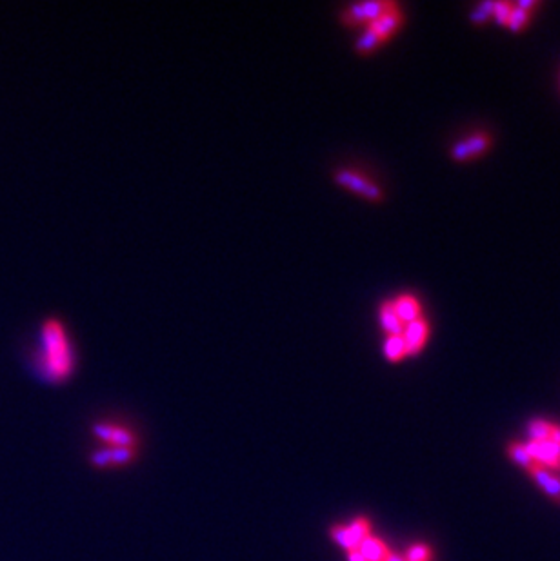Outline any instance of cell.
Listing matches in <instances>:
<instances>
[{"label": "cell", "instance_id": "1", "mask_svg": "<svg viewBox=\"0 0 560 561\" xmlns=\"http://www.w3.org/2000/svg\"><path fill=\"white\" fill-rule=\"evenodd\" d=\"M42 349L39 355V367L46 378L62 382L69 378L75 367V353L64 323L56 318H48L42 323Z\"/></svg>", "mask_w": 560, "mask_h": 561}, {"label": "cell", "instance_id": "2", "mask_svg": "<svg viewBox=\"0 0 560 561\" xmlns=\"http://www.w3.org/2000/svg\"><path fill=\"white\" fill-rule=\"evenodd\" d=\"M333 180L339 186L346 187L348 191H353L355 195L369 200V202L384 200V191H382V187L379 183H375L371 178H368V176H364L362 173L355 171L351 168H339L336 171H333Z\"/></svg>", "mask_w": 560, "mask_h": 561}, {"label": "cell", "instance_id": "3", "mask_svg": "<svg viewBox=\"0 0 560 561\" xmlns=\"http://www.w3.org/2000/svg\"><path fill=\"white\" fill-rule=\"evenodd\" d=\"M393 6L396 4L391 2V0H364V2H355V4H349L344 11L340 13V19L349 26H368L371 20H375L376 16H380L382 13L391 9Z\"/></svg>", "mask_w": 560, "mask_h": 561}, {"label": "cell", "instance_id": "4", "mask_svg": "<svg viewBox=\"0 0 560 561\" xmlns=\"http://www.w3.org/2000/svg\"><path fill=\"white\" fill-rule=\"evenodd\" d=\"M489 148H491V136L488 133H473L453 146L451 158L455 162H471L484 155Z\"/></svg>", "mask_w": 560, "mask_h": 561}, {"label": "cell", "instance_id": "5", "mask_svg": "<svg viewBox=\"0 0 560 561\" xmlns=\"http://www.w3.org/2000/svg\"><path fill=\"white\" fill-rule=\"evenodd\" d=\"M93 436L100 442L108 443V447H136L135 433L122 425H113L108 422H99L93 425Z\"/></svg>", "mask_w": 560, "mask_h": 561}, {"label": "cell", "instance_id": "6", "mask_svg": "<svg viewBox=\"0 0 560 561\" xmlns=\"http://www.w3.org/2000/svg\"><path fill=\"white\" fill-rule=\"evenodd\" d=\"M429 338V323L424 316H420L419 320L411 323H406L402 329V340L406 343V350L408 355H419L420 350L424 349L426 342Z\"/></svg>", "mask_w": 560, "mask_h": 561}, {"label": "cell", "instance_id": "7", "mask_svg": "<svg viewBox=\"0 0 560 561\" xmlns=\"http://www.w3.org/2000/svg\"><path fill=\"white\" fill-rule=\"evenodd\" d=\"M529 456L536 465L548 470H560V447L548 442H528L526 443Z\"/></svg>", "mask_w": 560, "mask_h": 561}, {"label": "cell", "instance_id": "8", "mask_svg": "<svg viewBox=\"0 0 560 561\" xmlns=\"http://www.w3.org/2000/svg\"><path fill=\"white\" fill-rule=\"evenodd\" d=\"M402 22H404V15H402V11L399 9V6H393L391 9H388L386 13L376 16L375 20H371L366 28L375 33V35L384 42V40H388L389 36L402 26Z\"/></svg>", "mask_w": 560, "mask_h": 561}, {"label": "cell", "instance_id": "9", "mask_svg": "<svg viewBox=\"0 0 560 561\" xmlns=\"http://www.w3.org/2000/svg\"><path fill=\"white\" fill-rule=\"evenodd\" d=\"M528 472H529V476L533 477V482H535L540 489L544 490L546 496H548L549 500H553L555 503H560V477L559 476H555L551 470L544 469V467L536 465V463H533V465L529 467Z\"/></svg>", "mask_w": 560, "mask_h": 561}, {"label": "cell", "instance_id": "10", "mask_svg": "<svg viewBox=\"0 0 560 561\" xmlns=\"http://www.w3.org/2000/svg\"><path fill=\"white\" fill-rule=\"evenodd\" d=\"M395 313L399 316V320L402 322V325L411 323L415 320H419L422 316V307L420 302L413 295H399L396 298L391 300Z\"/></svg>", "mask_w": 560, "mask_h": 561}, {"label": "cell", "instance_id": "11", "mask_svg": "<svg viewBox=\"0 0 560 561\" xmlns=\"http://www.w3.org/2000/svg\"><path fill=\"white\" fill-rule=\"evenodd\" d=\"M379 323L380 329L386 333V336L402 335L404 325H402V322H400L399 316H396L391 300H384V302L379 305Z\"/></svg>", "mask_w": 560, "mask_h": 561}, {"label": "cell", "instance_id": "12", "mask_svg": "<svg viewBox=\"0 0 560 561\" xmlns=\"http://www.w3.org/2000/svg\"><path fill=\"white\" fill-rule=\"evenodd\" d=\"M359 550L368 561H386L388 554L391 552V550L388 549V545H386L380 537L375 536L366 537L364 542L359 545Z\"/></svg>", "mask_w": 560, "mask_h": 561}, {"label": "cell", "instance_id": "13", "mask_svg": "<svg viewBox=\"0 0 560 561\" xmlns=\"http://www.w3.org/2000/svg\"><path fill=\"white\" fill-rule=\"evenodd\" d=\"M382 350H384L386 358L393 363L400 362V360H404L406 356H408V350H406V343L404 340H402V335L386 336L384 343H382Z\"/></svg>", "mask_w": 560, "mask_h": 561}, {"label": "cell", "instance_id": "14", "mask_svg": "<svg viewBox=\"0 0 560 561\" xmlns=\"http://www.w3.org/2000/svg\"><path fill=\"white\" fill-rule=\"evenodd\" d=\"M329 536H331L333 542H335L340 549H344L346 552H351V550L359 549V543H356L355 537L351 536L348 525H333L331 529H329Z\"/></svg>", "mask_w": 560, "mask_h": 561}, {"label": "cell", "instance_id": "15", "mask_svg": "<svg viewBox=\"0 0 560 561\" xmlns=\"http://www.w3.org/2000/svg\"><path fill=\"white\" fill-rule=\"evenodd\" d=\"M508 456L516 463L519 467L528 470L529 467L533 465V458L529 456L528 449H526V443H519V442H511L508 445Z\"/></svg>", "mask_w": 560, "mask_h": 561}, {"label": "cell", "instance_id": "16", "mask_svg": "<svg viewBox=\"0 0 560 561\" xmlns=\"http://www.w3.org/2000/svg\"><path fill=\"white\" fill-rule=\"evenodd\" d=\"M553 423L546 422V420H533L528 425V436L529 442H548L551 436Z\"/></svg>", "mask_w": 560, "mask_h": 561}, {"label": "cell", "instance_id": "17", "mask_svg": "<svg viewBox=\"0 0 560 561\" xmlns=\"http://www.w3.org/2000/svg\"><path fill=\"white\" fill-rule=\"evenodd\" d=\"M380 44H382V40H380L379 36L375 35V33L369 31L368 28H364V31H362L359 36H356L355 49L359 53H362V55H368V53L375 51V49L379 48Z\"/></svg>", "mask_w": 560, "mask_h": 561}, {"label": "cell", "instance_id": "18", "mask_svg": "<svg viewBox=\"0 0 560 561\" xmlns=\"http://www.w3.org/2000/svg\"><path fill=\"white\" fill-rule=\"evenodd\" d=\"M348 529H349V532H351V536L355 537V542L359 543V545L364 542L366 537L371 536V523H369L368 517H364V516L355 517V520H353V522L348 525Z\"/></svg>", "mask_w": 560, "mask_h": 561}, {"label": "cell", "instance_id": "19", "mask_svg": "<svg viewBox=\"0 0 560 561\" xmlns=\"http://www.w3.org/2000/svg\"><path fill=\"white\" fill-rule=\"evenodd\" d=\"M109 454H111V465H128L135 460L136 447H109Z\"/></svg>", "mask_w": 560, "mask_h": 561}, {"label": "cell", "instance_id": "20", "mask_svg": "<svg viewBox=\"0 0 560 561\" xmlns=\"http://www.w3.org/2000/svg\"><path fill=\"white\" fill-rule=\"evenodd\" d=\"M406 561H429L433 557L431 547L426 543H415L406 550Z\"/></svg>", "mask_w": 560, "mask_h": 561}, {"label": "cell", "instance_id": "21", "mask_svg": "<svg viewBox=\"0 0 560 561\" xmlns=\"http://www.w3.org/2000/svg\"><path fill=\"white\" fill-rule=\"evenodd\" d=\"M529 19H531V13L529 11H524V9L516 8L515 4H513V11H511V16H509L508 20V28L511 29V31H520V29L524 28V26H528Z\"/></svg>", "mask_w": 560, "mask_h": 561}, {"label": "cell", "instance_id": "22", "mask_svg": "<svg viewBox=\"0 0 560 561\" xmlns=\"http://www.w3.org/2000/svg\"><path fill=\"white\" fill-rule=\"evenodd\" d=\"M511 11H513L511 2H508V0H499V2H495V6H493L491 16H495L499 24L506 26L508 24L509 16H511Z\"/></svg>", "mask_w": 560, "mask_h": 561}, {"label": "cell", "instance_id": "23", "mask_svg": "<svg viewBox=\"0 0 560 561\" xmlns=\"http://www.w3.org/2000/svg\"><path fill=\"white\" fill-rule=\"evenodd\" d=\"M493 6H495L493 0H488V2H482V4L476 6V8L471 11V15H469L473 24H482V22H486V20L491 16Z\"/></svg>", "mask_w": 560, "mask_h": 561}, {"label": "cell", "instance_id": "24", "mask_svg": "<svg viewBox=\"0 0 560 561\" xmlns=\"http://www.w3.org/2000/svg\"><path fill=\"white\" fill-rule=\"evenodd\" d=\"M89 462H91V465L96 467V469H106V467H111V454H109V447H104V449H96L95 453L89 456Z\"/></svg>", "mask_w": 560, "mask_h": 561}, {"label": "cell", "instance_id": "25", "mask_svg": "<svg viewBox=\"0 0 560 561\" xmlns=\"http://www.w3.org/2000/svg\"><path fill=\"white\" fill-rule=\"evenodd\" d=\"M515 6L520 9H524V11L531 13V9L536 8V0H519Z\"/></svg>", "mask_w": 560, "mask_h": 561}, {"label": "cell", "instance_id": "26", "mask_svg": "<svg viewBox=\"0 0 560 561\" xmlns=\"http://www.w3.org/2000/svg\"><path fill=\"white\" fill-rule=\"evenodd\" d=\"M549 442L555 443L556 447H560V425H553L551 436H549Z\"/></svg>", "mask_w": 560, "mask_h": 561}, {"label": "cell", "instance_id": "27", "mask_svg": "<svg viewBox=\"0 0 560 561\" xmlns=\"http://www.w3.org/2000/svg\"><path fill=\"white\" fill-rule=\"evenodd\" d=\"M346 554H348V561H368L364 556H362V554H360L359 549L351 550V552H346Z\"/></svg>", "mask_w": 560, "mask_h": 561}, {"label": "cell", "instance_id": "28", "mask_svg": "<svg viewBox=\"0 0 560 561\" xmlns=\"http://www.w3.org/2000/svg\"><path fill=\"white\" fill-rule=\"evenodd\" d=\"M386 561H406V557L400 556V554L396 552H389L388 557H386Z\"/></svg>", "mask_w": 560, "mask_h": 561}]
</instances>
